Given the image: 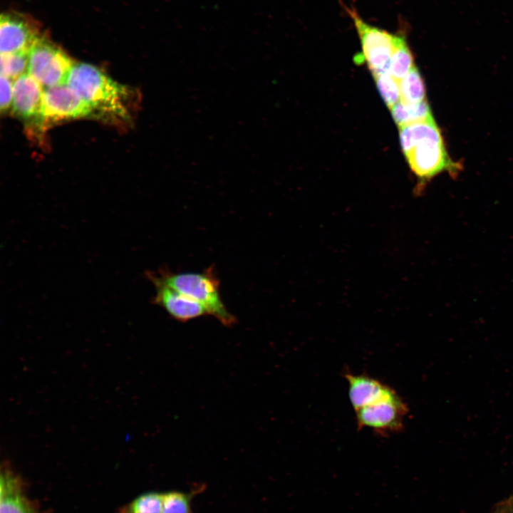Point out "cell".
Masks as SVG:
<instances>
[{"label": "cell", "mask_w": 513, "mask_h": 513, "mask_svg": "<svg viewBox=\"0 0 513 513\" xmlns=\"http://www.w3.org/2000/svg\"><path fill=\"white\" fill-rule=\"evenodd\" d=\"M415 66L413 56L408 45L404 33H400L395 51L392 55L388 73L399 82Z\"/></svg>", "instance_id": "9a60e30c"}, {"label": "cell", "mask_w": 513, "mask_h": 513, "mask_svg": "<svg viewBox=\"0 0 513 513\" xmlns=\"http://www.w3.org/2000/svg\"><path fill=\"white\" fill-rule=\"evenodd\" d=\"M413 172L424 182L442 172L456 173L459 165L450 157L442 136L423 139L403 153Z\"/></svg>", "instance_id": "5b68a950"}, {"label": "cell", "mask_w": 513, "mask_h": 513, "mask_svg": "<svg viewBox=\"0 0 513 513\" xmlns=\"http://www.w3.org/2000/svg\"><path fill=\"white\" fill-rule=\"evenodd\" d=\"M489 513H513V495L497 503Z\"/></svg>", "instance_id": "7402d4cb"}, {"label": "cell", "mask_w": 513, "mask_h": 513, "mask_svg": "<svg viewBox=\"0 0 513 513\" xmlns=\"http://www.w3.org/2000/svg\"><path fill=\"white\" fill-rule=\"evenodd\" d=\"M0 108L1 113L7 112L12 107L14 82L12 79L1 76L0 79Z\"/></svg>", "instance_id": "44dd1931"}, {"label": "cell", "mask_w": 513, "mask_h": 513, "mask_svg": "<svg viewBox=\"0 0 513 513\" xmlns=\"http://www.w3.org/2000/svg\"><path fill=\"white\" fill-rule=\"evenodd\" d=\"M28 53L1 54V76L16 80L28 73Z\"/></svg>", "instance_id": "e0dca14e"}, {"label": "cell", "mask_w": 513, "mask_h": 513, "mask_svg": "<svg viewBox=\"0 0 513 513\" xmlns=\"http://www.w3.org/2000/svg\"><path fill=\"white\" fill-rule=\"evenodd\" d=\"M390 110L399 128L433 118L427 100L416 104H405L399 101Z\"/></svg>", "instance_id": "5bb4252c"}, {"label": "cell", "mask_w": 513, "mask_h": 513, "mask_svg": "<svg viewBox=\"0 0 513 513\" xmlns=\"http://www.w3.org/2000/svg\"><path fill=\"white\" fill-rule=\"evenodd\" d=\"M163 494L147 492L135 498L126 508L125 513H162Z\"/></svg>", "instance_id": "d6986e66"}, {"label": "cell", "mask_w": 513, "mask_h": 513, "mask_svg": "<svg viewBox=\"0 0 513 513\" xmlns=\"http://www.w3.org/2000/svg\"><path fill=\"white\" fill-rule=\"evenodd\" d=\"M400 101L405 104H416L426 100L424 81L415 65L400 81Z\"/></svg>", "instance_id": "2e32d148"}, {"label": "cell", "mask_w": 513, "mask_h": 513, "mask_svg": "<svg viewBox=\"0 0 513 513\" xmlns=\"http://www.w3.org/2000/svg\"><path fill=\"white\" fill-rule=\"evenodd\" d=\"M408 413L407 405L397 394L356 410V418L359 429L370 428L376 433L387 435L403 428Z\"/></svg>", "instance_id": "52a82bcc"}, {"label": "cell", "mask_w": 513, "mask_h": 513, "mask_svg": "<svg viewBox=\"0 0 513 513\" xmlns=\"http://www.w3.org/2000/svg\"><path fill=\"white\" fill-rule=\"evenodd\" d=\"M66 84L93 110L95 117L125 120L128 90L96 66L74 63Z\"/></svg>", "instance_id": "6da1fadb"}, {"label": "cell", "mask_w": 513, "mask_h": 513, "mask_svg": "<svg viewBox=\"0 0 513 513\" xmlns=\"http://www.w3.org/2000/svg\"><path fill=\"white\" fill-rule=\"evenodd\" d=\"M73 60L58 46L40 38L28 53V73L43 87L66 84Z\"/></svg>", "instance_id": "277c9868"}, {"label": "cell", "mask_w": 513, "mask_h": 513, "mask_svg": "<svg viewBox=\"0 0 513 513\" xmlns=\"http://www.w3.org/2000/svg\"><path fill=\"white\" fill-rule=\"evenodd\" d=\"M344 376L348 383L349 400L355 411L398 394L388 385L366 374L347 372Z\"/></svg>", "instance_id": "8fae6325"}, {"label": "cell", "mask_w": 513, "mask_h": 513, "mask_svg": "<svg viewBox=\"0 0 513 513\" xmlns=\"http://www.w3.org/2000/svg\"><path fill=\"white\" fill-rule=\"evenodd\" d=\"M155 287L153 302L174 319L185 322L208 314L204 306L162 281L154 273L146 274Z\"/></svg>", "instance_id": "30bf717a"}, {"label": "cell", "mask_w": 513, "mask_h": 513, "mask_svg": "<svg viewBox=\"0 0 513 513\" xmlns=\"http://www.w3.org/2000/svg\"><path fill=\"white\" fill-rule=\"evenodd\" d=\"M373 77L382 98L390 109L400 98V82L388 72Z\"/></svg>", "instance_id": "ac0fdd59"}, {"label": "cell", "mask_w": 513, "mask_h": 513, "mask_svg": "<svg viewBox=\"0 0 513 513\" xmlns=\"http://www.w3.org/2000/svg\"><path fill=\"white\" fill-rule=\"evenodd\" d=\"M41 116L43 128L63 120L95 118L92 108L67 84L43 90Z\"/></svg>", "instance_id": "8992f818"}, {"label": "cell", "mask_w": 513, "mask_h": 513, "mask_svg": "<svg viewBox=\"0 0 513 513\" xmlns=\"http://www.w3.org/2000/svg\"><path fill=\"white\" fill-rule=\"evenodd\" d=\"M399 134L403 153L423 139L442 136L434 118L402 126L399 128Z\"/></svg>", "instance_id": "4fadbf2b"}, {"label": "cell", "mask_w": 513, "mask_h": 513, "mask_svg": "<svg viewBox=\"0 0 513 513\" xmlns=\"http://www.w3.org/2000/svg\"><path fill=\"white\" fill-rule=\"evenodd\" d=\"M191 494L172 491L163 494L162 513H192Z\"/></svg>", "instance_id": "ffe728a7"}, {"label": "cell", "mask_w": 513, "mask_h": 513, "mask_svg": "<svg viewBox=\"0 0 513 513\" xmlns=\"http://www.w3.org/2000/svg\"><path fill=\"white\" fill-rule=\"evenodd\" d=\"M43 86L28 73L14 81L12 110L28 125H42Z\"/></svg>", "instance_id": "ba28073f"}, {"label": "cell", "mask_w": 513, "mask_h": 513, "mask_svg": "<svg viewBox=\"0 0 513 513\" xmlns=\"http://www.w3.org/2000/svg\"><path fill=\"white\" fill-rule=\"evenodd\" d=\"M155 274L170 287L201 304L208 315L222 325L231 326L235 323V317L222 299L219 280L212 268L201 273H173L164 270Z\"/></svg>", "instance_id": "7a4b0ae2"}, {"label": "cell", "mask_w": 513, "mask_h": 513, "mask_svg": "<svg viewBox=\"0 0 513 513\" xmlns=\"http://www.w3.org/2000/svg\"><path fill=\"white\" fill-rule=\"evenodd\" d=\"M18 484L17 479L8 467H4L1 479L0 513H32Z\"/></svg>", "instance_id": "7c38bea8"}, {"label": "cell", "mask_w": 513, "mask_h": 513, "mask_svg": "<svg viewBox=\"0 0 513 513\" xmlns=\"http://www.w3.org/2000/svg\"><path fill=\"white\" fill-rule=\"evenodd\" d=\"M40 38L38 30L25 17L13 13L1 14V54L29 53Z\"/></svg>", "instance_id": "9c48e42d"}, {"label": "cell", "mask_w": 513, "mask_h": 513, "mask_svg": "<svg viewBox=\"0 0 513 513\" xmlns=\"http://www.w3.org/2000/svg\"><path fill=\"white\" fill-rule=\"evenodd\" d=\"M344 6L353 21L361 46V52L355 56V61L365 63L373 76L388 72L400 33H390L370 25L361 18L354 8Z\"/></svg>", "instance_id": "3957f363"}]
</instances>
